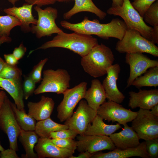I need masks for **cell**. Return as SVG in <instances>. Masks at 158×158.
I'll list each match as a JSON object with an SVG mask.
<instances>
[{
    "label": "cell",
    "mask_w": 158,
    "mask_h": 158,
    "mask_svg": "<svg viewBox=\"0 0 158 158\" xmlns=\"http://www.w3.org/2000/svg\"><path fill=\"white\" fill-rule=\"evenodd\" d=\"M60 24L66 29L86 35H96L105 39L113 37L121 40L128 29L124 21L118 18L112 19L109 23L102 24L97 19L90 20L85 16L79 23H71L64 20Z\"/></svg>",
    "instance_id": "cell-1"
},
{
    "label": "cell",
    "mask_w": 158,
    "mask_h": 158,
    "mask_svg": "<svg viewBox=\"0 0 158 158\" xmlns=\"http://www.w3.org/2000/svg\"><path fill=\"white\" fill-rule=\"evenodd\" d=\"M98 44L97 39L91 35L75 32L68 33L62 31L57 34L51 40L30 51L28 56L37 50L58 47L68 49L82 57L87 54L93 47Z\"/></svg>",
    "instance_id": "cell-2"
},
{
    "label": "cell",
    "mask_w": 158,
    "mask_h": 158,
    "mask_svg": "<svg viewBox=\"0 0 158 158\" xmlns=\"http://www.w3.org/2000/svg\"><path fill=\"white\" fill-rule=\"evenodd\" d=\"M114 59L110 48L103 44H98L82 57L80 63L86 73L97 78L107 74V69L113 65Z\"/></svg>",
    "instance_id": "cell-3"
},
{
    "label": "cell",
    "mask_w": 158,
    "mask_h": 158,
    "mask_svg": "<svg viewBox=\"0 0 158 158\" xmlns=\"http://www.w3.org/2000/svg\"><path fill=\"white\" fill-rule=\"evenodd\" d=\"M107 13L109 15L120 17L128 29L137 30L143 37L151 41L152 28L146 24L143 18L133 7L130 0H123L121 6H111L107 10Z\"/></svg>",
    "instance_id": "cell-4"
},
{
    "label": "cell",
    "mask_w": 158,
    "mask_h": 158,
    "mask_svg": "<svg viewBox=\"0 0 158 158\" xmlns=\"http://www.w3.org/2000/svg\"><path fill=\"white\" fill-rule=\"evenodd\" d=\"M115 49L121 54L146 53L158 56V47L134 30H126L123 38L117 42Z\"/></svg>",
    "instance_id": "cell-5"
},
{
    "label": "cell",
    "mask_w": 158,
    "mask_h": 158,
    "mask_svg": "<svg viewBox=\"0 0 158 158\" xmlns=\"http://www.w3.org/2000/svg\"><path fill=\"white\" fill-rule=\"evenodd\" d=\"M70 80V76L66 69L45 70L40 84L35 89L34 94L37 95L50 92L63 94L69 87Z\"/></svg>",
    "instance_id": "cell-6"
},
{
    "label": "cell",
    "mask_w": 158,
    "mask_h": 158,
    "mask_svg": "<svg viewBox=\"0 0 158 158\" xmlns=\"http://www.w3.org/2000/svg\"><path fill=\"white\" fill-rule=\"evenodd\" d=\"M34 9L37 13L38 18L36 25L31 24L30 32L37 38L51 36L53 34H57L63 31L56 23L58 16V11L56 8L48 7L43 9L36 6Z\"/></svg>",
    "instance_id": "cell-7"
},
{
    "label": "cell",
    "mask_w": 158,
    "mask_h": 158,
    "mask_svg": "<svg viewBox=\"0 0 158 158\" xmlns=\"http://www.w3.org/2000/svg\"><path fill=\"white\" fill-rule=\"evenodd\" d=\"M11 102L6 95L0 109V129L7 135L10 148L17 151L18 139L22 129L16 119Z\"/></svg>",
    "instance_id": "cell-8"
},
{
    "label": "cell",
    "mask_w": 158,
    "mask_h": 158,
    "mask_svg": "<svg viewBox=\"0 0 158 158\" xmlns=\"http://www.w3.org/2000/svg\"><path fill=\"white\" fill-rule=\"evenodd\" d=\"M87 85L82 82L63 93V98L57 108V118L60 122L65 121L72 115L77 104L84 98Z\"/></svg>",
    "instance_id": "cell-9"
},
{
    "label": "cell",
    "mask_w": 158,
    "mask_h": 158,
    "mask_svg": "<svg viewBox=\"0 0 158 158\" xmlns=\"http://www.w3.org/2000/svg\"><path fill=\"white\" fill-rule=\"evenodd\" d=\"M137 112L131 127L139 138L146 141L158 138V117L152 114L150 110L140 108Z\"/></svg>",
    "instance_id": "cell-10"
},
{
    "label": "cell",
    "mask_w": 158,
    "mask_h": 158,
    "mask_svg": "<svg viewBox=\"0 0 158 158\" xmlns=\"http://www.w3.org/2000/svg\"><path fill=\"white\" fill-rule=\"evenodd\" d=\"M97 114L108 122H117L123 125L131 122L136 117L137 112L131 111L116 102H104L97 111Z\"/></svg>",
    "instance_id": "cell-11"
},
{
    "label": "cell",
    "mask_w": 158,
    "mask_h": 158,
    "mask_svg": "<svg viewBox=\"0 0 158 158\" xmlns=\"http://www.w3.org/2000/svg\"><path fill=\"white\" fill-rule=\"evenodd\" d=\"M97 115V111L91 108L86 100H81L75 111L64 124L78 135H83L88 125L92 123Z\"/></svg>",
    "instance_id": "cell-12"
},
{
    "label": "cell",
    "mask_w": 158,
    "mask_h": 158,
    "mask_svg": "<svg viewBox=\"0 0 158 158\" xmlns=\"http://www.w3.org/2000/svg\"><path fill=\"white\" fill-rule=\"evenodd\" d=\"M76 137L77 149L80 152L87 151L93 154L104 150L111 151L116 148L108 136L79 135Z\"/></svg>",
    "instance_id": "cell-13"
},
{
    "label": "cell",
    "mask_w": 158,
    "mask_h": 158,
    "mask_svg": "<svg viewBox=\"0 0 158 158\" xmlns=\"http://www.w3.org/2000/svg\"><path fill=\"white\" fill-rule=\"evenodd\" d=\"M125 61L130 66V72L126 88L130 87L134 80L149 68L158 66L157 60H152L141 53H127Z\"/></svg>",
    "instance_id": "cell-14"
},
{
    "label": "cell",
    "mask_w": 158,
    "mask_h": 158,
    "mask_svg": "<svg viewBox=\"0 0 158 158\" xmlns=\"http://www.w3.org/2000/svg\"><path fill=\"white\" fill-rule=\"evenodd\" d=\"M121 71L118 63L112 65L107 70V76L102 83L108 100L121 103L125 98L124 95L118 90L117 85Z\"/></svg>",
    "instance_id": "cell-15"
},
{
    "label": "cell",
    "mask_w": 158,
    "mask_h": 158,
    "mask_svg": "<svg viewBox=\"0 0 158 158\" xmlns=\"http://www.w3.org/2000/svg\"><path fill=\"white\" fill-rule=\"evenodd\" d=\"M129 96L128 106L132 109L137 107L150 110L158 104V89H140L138 92H128Z\"/></svg>",
    "instance_id": "cell-16"
},
{
    "label": "cell",
    "mask_w": 158,
    "mask_h": 158,
    "mask_svg": "<svg viewBox=\"0 0 158 158\" xmlns=\"http://www.w3.org/2000/svg\"><path fill=\"white\" fill-rule=\"evenodd\" d=\"M34 150L39 158H70L74 152L57 147L49 138L39 137Z\"/></svg>",
    "instance_id": "cell-17"
},
{
    "label": "cell",
    "mask_w": 158,
    "mask_h": 158,
    "mask_svg": "<svg viewBox=\"0 0 158 158\" xmlns=\"http://www.w3.org/2000/svg\"><path fill=\"white\" fill-rule=\"evenodd\" d=\"M124 128L121 131L114 133L109 137L116 148L121 150L133 148L140 144V139L132 127L127 123L123 125Z\"/></svg>",
    "instance_id": "cell-18"
},
{
    "label": "cell",
    "mask_w": 158,
    "mask_h": 158,
    "mask_svg": "<svg viewBox=\"0 0 158 158\" xmlns=\"http://www.w3.org/2000/svg\"><path fill=\"white\" fill-rule=\"evenodd\" d=\"M33 5L28 3L24 4L22 6L5 8L3 11L7 15L14 16L21 22V30L25 33L30 32V25H36L37 19L35 18L32 12Z\"/></svg>",
    "instance_id": "cell-19"
},
{
    "label": "cell",
    "mask_w": 158,
    "mask_h": 158,
    "mask_svg": "<svg viewBox=\"0 0 158 158\" xmlns=\"http://www.w3.org/2000/svg\"><path fill=\"white\" fill-rule=\"evenodd\" d=\"M27 105L28 109V114L38 121L50 117L55 102L51 98L42 95L39 101L28 102Z\"/></svg>",
    "instance_id": "cell-20"
},
{
    "label": "cell",
    "mask_w": 158,
    "mask_h": 158,
    "mask_svg": "<svg viewBox=\"0 0 158 158\" xmlns=\"http://www.w3.org/2000/svg\"><path fill=\"white\" fill-rule=\"evenodd\" d=\"M133 157L150 158L146 149L145 141L140 143L135 148L124 150L116 148L106 153L99 151L93 154L91 158H127Z\"/></svg>",
    "instance_id": "cell-21"
},
{
    "label": "cell",
    "mask_w": 158,
    "mask_h": 158,
    "mask_svg": "<svg viewBox=\"0 0 158 158\" xmlns=\"http://www.w3.org/2000/svg\"><path fill=\"white\" fill-rule=\"evenodd\" d=\"M84 98L88 105L97 111L100 106L106 101V93L100 81L97 79L91 81L90 87L85 92Z\"/></svg>",
    "instance_id": "cell-22"
},
{
    "label": "cell",
    "mask_w": 158,
    "mask_h": 158,
    "mask_svg": "<svg viewBox=\"0 0 158 158\" xmlns=\"http://www.w3.org/2000/svg\"><path fill=\"white\" fill-rule=\"evenodd\" d=\"M0 87L5 90L12 97L18 109L25 111L21 81L14 80L0 77Z\"/></svg>",
    "instance_id": "cell-23"
},
{
    "label": "cell",
    "mask_w": 158,
    "mask_h": 158,
    "mask_svg": "<svg viewBox=\"0 0 158 158\" xmlns=\"http://www.w3.org/2000/svg\"><path fill=\"white\" fill-rule=\"evenodd\" d=\"M73 7L63 16L65 20H68L73 15L81 12H88L95 14L101 20L104 19L107 13L98 8L92 0H74Z\"/></svg>",
    "instance_id": "cell-24"
},
{
    "label": "cell",
    "mask_w": 158,
    "mask_h": 158,
    "mask_svg": "<svg viewBox=\"0 0 158 158\" xmlns=\"http://www.w3.org/2000/svg\"><path fill=\"white\" fill-rule=\"evenodd\" d=\"M103 120L97 114L91 123L92 124L90 123L88 125L84 135L108 136L121 128L118 123L116 125H108L105 123Z\"/></svg>",
    "instance_id": "cell-25"
},
{
    "label": "cell",
    "mask_w": 158,
    "mask_h": 158,
    "mask_svg": "<svg viewBox=\"0 0 158 158\" xmlns=\"http://www.w3.org/2000/svg\"><path fill=\"white\" fill-rule=\"evenodd\" d=\"M39 137L34 131H25L21 129L18 138L25 152V154L22 155V158H38L37 153L34 151V148Z\"/></svg>",
    "instance_id": "cell-26"
},
{
    "label": "cell",
    "mask_w": 158,
    "mask_h": 158,
    "mask_svg": "<svg viewBox=\"0 0 158 158\" xmlns=\"http://www.w3.org/2000/svg\"><path fill=\"white\" fill-rule=\"evenodd\" d=\"M69 128L66 124L57 123L51 118L38 121L36 123L35 131L39 137L50 138L51 132Z\"/></svg>",
    "instance_id": "cell-27"
},
{
    "label": "cell",
    "mask_w": 158,
    "mask_h": 158,
    "mask_svg": "<svg viewBox=\"0 0 158 158\" xmlns=\"http://www.w3.org/2000/svg\"><path fill=\"white\" fill-rule=\"evenodd\" d=\"M143 75L135 78L131 85L140 88L143 87H157L158 86V66L149 69Z\"/></svg>",
    "instance_id": "cell-28"
},
{
    "label": "cell",
    "mask_w": 158,
    "mask_h": 158,
    "mask_svg": "<svg viewBox=\"0 0 158 158\" xmlns=\"http://www.w3.org/2000/svg\"><path fill=\"white\" fill-rule=\"evenodd\" d=\"M11 105L16 119L21 129L25 131H35L36 123L32 117L23 111L18 109L15 103Z\"/></svg>",
    "instance_id": "cell-29"
},
{
    "label": "cell",
    "mask_w": 158,
    "mask_h": 158,
    "mask_svg": "<svg viewBox=\"0 0 158 158\" xmlns=\"http://www.w3.org/2000/svg\"><path fill=\"white\" fill-rule=\"evenodd\" d=\"M21 24L20 21L14 16H0V37H9L12 29L16 26H20Z\"/></svg>",
    "instance_id": "cell-30"
},
{
    "label": "cell",
    "mask_w": 158,
    "mask_h": 158,
    "mask_svg": "<svg viewBox=\"0 0 158 158\" xmlns=\"http://www.w3.org/2000/svg\"><path fill=\"white\" fill-rule=\"evenodd\" d=\"M22 72L16 65L11 66L7 63L0 72V77L16 81H21Z\"/></svg>",
    "instance_id": "cell-31"
},
{
    "label": "cell",
    "mask_w": 158,
    "mask_h": 158,
    "mask_svg": "<svg viewBox=\"0 0 158 158\" xmlns=\"http://www.w3.org/2000/svg\"><path fill=\"white\" fill-rule=\"evenodd\" d=\"M144 22L154 26L158 25V0L154 2L145 13Z\"/></svg>",
    "instance_id": "cell-32"
},
{
    "label": "cell",
    "mask_w": 158,
    "mask_h": 158,
    "mask_svg": "<svg viewBox=\"0 0 158 158\" xmlns=\"http://www.w3.org/2000/svg\"><path fill=\"white\" fill-rule=\"evenodd\" d=\"M50 141L59 147L66 149L73 152L77 149L76 141L74 139L49 138Z\"/></svg>",
    "instance_id": "cell-33"
},
{
    "label": "cell",
    "mask_w": 158,
    "mask_h": 158,
    "mask_svg": "<svg viewBox=\"0 0 158 158\" xmlns=\"http://www.w3.org/2000/svg\"><path fill=\"white\" fill-rule=\"evenodd\" d=\"M47 58L41 60L33 67L28 75L36 83L42 80V72L44 66L48 61Z\"/></svg>",
    "instance_id": "cell-34"
},
{
    "label": "cell",
    "mask_w": 158,
    "mask_h": 158,
    "mask_svg": "<svg viewBox=\"0 0 158 158\" xmlns=\"http://www.w3.org/2000/svg\"><path fill=\"white\" fill-rule=\"evenodd\" d=\"M36 84L28 76H24L22 87L24 98L25 99H28L34 93L35 89Z\"/></svg>",
    "instance_id": "cell-35"
},
{
    "label": "cell",
    "mask_w": 158,
    "mask_h": 158,
    "mask_svg": "<svg viewBox=\"0 0 158 158\" xmlns=\"http://www.w3.org/2000/svg\"><path fill=\"white\" fill-rule=\"evenodd\" d=\"M157 0H135L131 3L133 7L143 18V15L151 6Z\"/></svg>",
    "instance_id": "cell-36"
},
{
    "label": "cell",
    "mask_w": 158,
    "mask_h": 158,
    "mask_svg": "<svg viewBox=\"0 0 158 158\" xmlns=\"http://www.w3.org/2000/svg\"><path fill=\"white\" fill-rule=\"evenodd\" d=\"M78 135L74 130L68 128L52 132L50 133V138L74 139Z\"/></svg>",
    "instance_id": "cell-37"
},
{
    "label": "cell",
    "mask_w": 158,
    "mask_h": 158,
    "mask_svg": "<svg viewBox=\"0 0 158 158\" xmlns=\"http://www.w3.org/2000/svg\"><path fill=\"white\" fill-rule=\"evenodd\" d=\"M147 151L150 158L158 157V138L145 141Z\"/></svg>",
    "instance_id": "cell-38"
},
{
    "label": "cell",
    "mask_w": 158,
    "mask_h": 158,
    "mask_svg": "<svg viewBox=\"0 0 158 158\" xmlns=\"http://www.w3.org/2000/svg\"><path fill=\"white\" fill-rule=\"evenodd\" d=\"M26 51V47L24 46L23 43H21L18 47L14 48L12 54L19 60L23 57Z\"/></svg>",
    "instance_id": "cell-39"
},
{
    "label": "cell",
    "mask_w": 158,
    "mask_h": 158,
    "mask_svg": "<svg viewBox=\"0 0 158 158\" xmlns=\"http://www.w3.org/2000/svg\"><path fill=\"white\" fill-rule=\"evenodd\" d=\"M27 3L41 7L47 5L54 4L56 2V0H25Z\"/></svg>",
    "instance_id": "cell-40"
},
{
    "label": "cell",
    "mask_w": 158,
    "mask_h": 158,
    "mask_svg": "<svg viewBox=\"0 0 158 158\" xmlns=\"http://www.w3.org/2000/svg\"><path fill=\"white\" fill-rule=\"evenodd\" d=\"M16 151L10 148L4 150L0 151V157L1 158H19L16 153Z\"/></svg>",
    "instance_id": "cell-41"
},
{
    "label": "cell",
    "mask_w": 158,
    "mask_h": 158,
    "mask_svg": "<svg viewBox=\"0 0 158 158\" xmlns=\"http://www.w3.org/2000/svg\"><path fill=\"white\" fill-rule=\"evenodd\" d=\"M4 56L5 62L9 65L16 66L18 63V60L13 54H4Z\"/></svg>",
    "instance_id": "cell-42"
},
{
    "label": "cell",
    "mask_w": 158,
    "mask_h": 158,
    "mask_svg": "<svg viewBox=\"0 0 158 158\" xmlns=\"http://www.w3.org/2000/svg\"><path fill=\"white\" fill-rule=\"evenodd\" d=\"M151 41L154 44H158V25L153 26L151 33Z\"/></svg>",
    "instance_id": "cell-43"
},
{
    "label": "cell",
    "mask_w": 158,
    "mask_h": 158,
    "mask_svg": "<svg viewBox=\"0 0 158 158\" xmlns=\"http://www.w3.org/2000/svg\"><path fill=\"white\" fill-rule=\"evenodd\" d=\"M92 154L87 151H85L80 152L77 156L73 155L70 158H91Z\"/></svg>",
    "instance_id": "cell-44"
},
{
    "label": "cell",
    "mask_w": 158,
    "mask_h": 158,
    "mask_svg": "<svg viewBox=\"0 0 158 158\" xmlns=\"http://www.w3.org/2000/svg\"><path fill=\"white\" fill-rule=\"evenodd\" d=\"M6 95L4 91H0V109L3 104Z\"/></svg>",
    "instance_id": "cell-45"
},
{
    "label": "cell",
    "mask_w": 158,
    "mask_h": 158,
    "mask_svg": "<svg viewBox=\"0 0 158 158\" xmlns=\"http://www.w3.org/2000/svg\"><path fill=\"white\" fill-rule=\"evenodd\" d=\"M11 41L12 39L9 36L0 37V45L4 43L10 42Z\"/></svg>",
    "instance_id": "cell-46"
},
{
    "label": "cell",
    "mask_w": 158,
    "mask_h": 158,
    "mask_svg": "<svg viewBox=\"0 0 158 158\" xmlns=\"http://www.w3.org/2000/svg\"><path fill=\"white\" fill-rule=\"evenodd\" d=\"M150 110V111L152 114L158 117V104L153 107Z\"/></svg>",
    "instance_id": "cell-47"
},
{
    "label": "cell",
    "mask_w": 158,
    "mask_h": 158,
    "mask_svg": "<svg viewBox=\"0 0 158 158\" xmlns=\"http://www.w3.org/2000/svg\"><path fill=\"white\" fill-rule=\"evenodd\" d=\"M112 7L121 6L122 5L123 0H112Z\"/></svg>",
    "instance_id": "cell-48"
},
{
    "label": "cell",
    "mask_w": 158,
    "mask_h": 158,
    "mask_svg": "<svg viewBox=\"0 0 158 158\" xmlns=\"http://www.w3.org/2000/svg\"><path fill=\"white\" fill-rule=\"evenodd\" d=\"M6 64V63L1 57H0V72L2 70Z\"/></svg>",
    "instance_id": "cell-49"
},
{
    "label": "cell",
    "mask_w": 158,
    "mask_h": 158,
    "mask_svg": "<svg viewBox=\"0 0 158 158\" xmlns=\"http://www.w3.org/2000/svg\"><path fill=\"white\" fill-rule=\"evenodd\" d=\"M10 3L14 6L16 3L20 0H7Z\"/></svg>",
    "instance_id": "cell-50"
},
{
    "label": "cell",
    "mask_w": 158,
    "mask_h": 158,
    "mask_svg": "<svg viewBox=\"0 0 158 158\" xmlns=\"http://www.w3.org/2000/svg\"><path fill=\"white\" fill-rule=\"evenodd\" d=\"M4 150V149L3 147L2 146V145H1V142H0V152L1 151H3Z\"/></svg>",
    "instance_id": "cell-51"
},
{
    "label": "cell",
    "mask_w": 158,
    "mask_h": 158,
    "mask_svg": "<svg viewBox=\"0 0 158 158\" xmlns=\"http://www.w3.org/2000/svg\"><path fill=\"white\" fill-rule=\"evenodd\" d=\"M70 0H56V1H57L59 2H63L64 1H68Z\"/></svg>",
    "instance_id": "cell-52"
},
{
    "label": "cell",
    "mask_w": 158,
    "mask_h": 158,
    "mask_svg": "<svg viewBox=\"0 0 158 158\" xmlns=\"http://www.w3.org/2000/svg\"><path fill=\"white\" fill-rule=\"evenodd\" d=\"M133 1H134V0H133Z\"/></svg>",
    "instance_id": "cell-53"
}]
</instances>
